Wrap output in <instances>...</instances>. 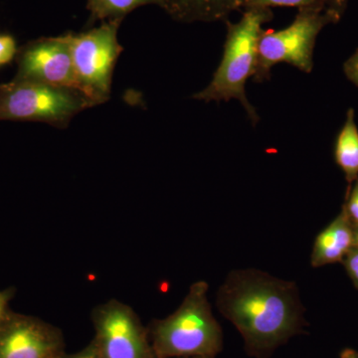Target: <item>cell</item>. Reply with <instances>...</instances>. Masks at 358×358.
Listing matches in <instances>:
<instances>
[{"label": "cell", "mask_w": 358, "mask_h": 358, "mask_svg": "<svg viewBox=\"0 0 358 358\" xmlns=\"http://www.w3.org/2000/svg\"><path fill=\"white\" fill-rule=\"evenodd\" d=\"M343 210L345 212L353 228L357 229L358 228V179L350 187H348Z\"/></svg>", "instance_id": "15"}, {"label": "cell", "mask_w": 358, "mask_h": 358, "mask_svg": "<svg viewBox=\"0 0 358 358\" xmlns=\"http://www.w3.org/2000/svg\"><path fill=\"white\" fill-rule=\"evenodd\" d=\"M185 358H206V357H185Z\"/></svg>", "instance_id": "25"}, {"label": "cell", "mask_w": 358, "mask_h": 358, "mask_svg": "<svg viewBox=\"0 0 358 358\" xmlns=\"http://www.w3.org/2000/svg\"><path fill=\"white\" fill-rule=\"evenodd\" d=\"M334 159L350 187L358 179V128L352 108L346 113L345 124L336 138Z\"/></svg>", "instance_id": "12"}, {"label": "cell", "mask_w": 358, "mask_h": 358, "mask_svg": "<svg viewBox=\"0 0 358 358\" xmlns=\"http://www.w3.org/2000/svg\"><path fill=\"white\" fill-rule=\"evenodd\" d=\"M15 39L10 35H0V67L9 64L17 55Z\"/></svg>", "instance_id": "16"}, {"label": "cell", "mask_w": 358, "mask_h": 358, "mask_svg": "<svg viewBox=\"0 0 358 358\" xmlns=\"http://www.w3.org/2000/svg\"><path fill=\"white\" fill-rule=\"evenodd\" d=\"M95 2V0H88V7Z\"/></svg>", "instance_id": "24"}, {"label": "cell", "mask_w": 358, "mask_h": 358, "mask_svg": "<svg viewBox=\"0 0 358 358\" xmlns=\"http://www.w3.org/2000/svg\"><path fill=\"white\" fill-rule=\"evenodd\" d=\"M122 20H106L99 27L71 34L73 62L78 81L87 100L93 106L110 99L113 74L124 48L117 40Z\"/></svg>", "instance_id": "5"}, {"label": "cell", "mask_w": 358, "mask_h": 358, "mask_svg": "<svg viewBox=\"0 0 358 358\" xmlns=\"http://www.w3.org/2000/svg\"><path fill=\"white\" fill-rule=\"evenodd\" d=\"M65 352L58 327L11 310L0 326V358H59Z\"/></svg>", "instance_id": "9"}, {"label": "cell", "mask_w": 358, "mask_h": 358, "mask_svg": "<svg viewBox=\"0 0 358 358\" xmlns=\"http://www.w3.org/2000/svg\"><path fill=\"white\" fill-rule=\"evenodd\" d=\"M209 286L192 285L176 312L155 320L148 336L157 358H215L223 350V331L212 313Z\"/></svg>", "instance_id": "2"}, {"label": "cell", "mask_w": 358, "mask_h": 358, "mask_svg": "<svg viewBox=\"0 0 358 358\" xmlns=\"http://www.w3.org/2000/svg\"><path fill=\"white\" fill-rule=\"evenodd\" d=\"M341 263L345 266L353 284L358 289V246L353 247Z\"/></svg>", "instance_id": "18"}, {"label": "cell", "mask_w": 358, "mask_h": 358, "mask_svg": "<svg viewBox=\"0 0 358 358\" xmlns=\"http://www.w3.org/2000/svg\"><path fill=\"white\" fill-rule=\"evenodd\" d=\"M162 6V0H95L88 8L95 20H124V16L141 6Z\"/></svg>", "instance_id": "13"}, {"label": "cell", "mask_w": 358, "mask_h": 358, "mask_svg": "<svg viewBox=\"0 0 358 358\" xmlns=\"http://www.w3.org/2000/svg\"><path fill=\"white\" fill-rule=\"evenodd\" d=\"M355 246H358V228L355 229Z\"/></svg>", "instance_id": "23"}, {"label": "cell", "mask_w": 358, "mask_h": 358, "mask_svg": "<svg viewBox=\"0 0 358 358\" xmlns=\"http://www.w3.org/2000/svg\"><path fill=\"white\" fill-rule=\"evenodd\" d=\"M341 358H358V350L346 348L341 352Z\"/></svg>", "instance_id": "22"}, {"label": "cell", "mask_w": 358, "mask_h": 358, "mask_svg": "<svg viewBox=\"0 0 358 358\" xmlns=\"http://www.w3.org/2000/svg\"><path fill=\"white\" fill-rule=\"evenodd\" d=\"M243 0H162V9L173 20L183 23L227 20L241 8Z\"/></svg>", "instance_id": "11"}, {"label": "cell", "mask_w": 358, "mask_h": 358, "mask_svg": "<svg viewBox=\"0 0 358 358\" xmlns=\"http://www.w3.org/2000/svg\"><path fill=\"white\" fill-rule=\"evenodd\" d=\"M350 0H326L324 13L329 16L331 23H338L345 14Z\"/></svg>", "instance_id": "17"}, {"label": "cell", "mask_w": 358, "mask_h": 358, "mask_svg": "<svg viewBox=\"0 0 358 358\" xmlns=\"http://www.w3.org/2000/svg\"><path fill=\"white\" fill-rule=\"evenodd\" d=\"M16 79L30 80L83 95L73 62L70 33L29 42L18 49ZM89 101V100H88Z\"/></svg>", "instance_id": "8"}, {"label": "cell", "mask_w": 358, "mask_h": 358, "mask_svg": "<svg viewBox=\"0 0 358 358\" xmlns=\"http://www.w3.org/2000/svg\"><path fill=\"white\" fill-rule=\"evenodd\" d=\"M94 107L77 92L16 79L0 85V121L45 122L66 128L75 115Z\"/></svg>", "instance_id": "4"}, {"label": "cell", "mask_w": 358, "mask_h": 358, "mask_svg": "<svg viewBox=\"0 0 358 358\" xmlns=\"http://www.w3.org/2000/svg\"><path fill=\"white\" fill-rule=\"evenodd\" d=\"M217 307L241 334L250 357L268 358L306 327L296 282L262 271L230 272L219 289Z\"/></svg>", "instance_id": "1"}, {"label": "cell", "mask_w": 358, "mask_h": 358, "mask_svg": "<svg viewBox=\"0 0 358 358\" xmlns=\"http://www.w3.org/2000/svg\"><path fill=\"white\" fill-rule=\"evenodd\" d=\"M355 247V228L341 209L338 217L315 238L310 256L313 267L343 262L348 252Z\"/></svg>", "instance_id": "10"}, {"label": "cell", "mask_w": 358, "mask_h": 358, "mask_svg": "<svg viewBox=\"0 0 358 358\" xmlns=\"http://www.w3.org/2000/svg\"><path fill=\"white\" fill-rule=\"evenodd\" d=\"M345 77L358 87V49L343 64Z\"/></svg>", "instance_id": "20"}, {"label": "cell", "mask_w": 358, "mask_h": 358, "mask_svg": "<svg viewBox=\"0 0 358 358\" xmlns=\"http://www.w3.org/2000/svg\"><path fill=\"white\" fill-rule=\"evenodd\" d=\"M326 0H243L242 7L249 8H271L275 6L296 7L299 10H315L324 13Z\"/></svg>", "instance_id": "14"}, {"label": "cell", "mask_w": 358, "mask_h": 358, "mask_svg": "<svg viewBox=\"0 0 358 358\" xmlns=\"http://www.w3.org/2000/svg\"><path fill=\"white\" fill-rule=\"evenodd\" d=\"M59 358H101L95 341H92L86 348L75 353H63Z\"/></svg>", "instance_id": "21"}, {"label": "cell", "mask_w": 358, "mask_h": 358, "mask_svg": "<svg viewBox=\"0 0 358 358\" xmlns=\"http://www.w3.org/2000/svg\"><path fill=\"white\" fill-rule=\"evenodd\" d=\"M271 8L245 9L236 23L227 21V35L222 59L206 88L193 95L195 100L209 103L228 102L235 99L243 106L252 124L260 120L255 108L247 99L245 87L255 75L258 61V44L263 25L272 20Z\"/></svg>", "instance_id": "3"}, {"label": "cell", "mask_w": 358, "mask_h": 358, "mask_svg": "<svg viewBox=\"0 0 358 358\" xmlns=\"http://www.w3.org/2000/svg\"><path fill=\"white\" fill-rule=\"evenodd\" d=\"M331 21L324 13L298 11L292 24L284 29L264 30L258 44V61L253 81L263 83L271 79L275 65L287 63L303 73L313 68L315 41L324 26Z\"/></svg>", "instance_id": "6"}, {"label": "cell", "mask_w": 358, "mask_h": 358, "mask_svg": "<svg viewBox=\"0 0 358 358\" xmlns=\"http://www.w3.org/2000/svg\"><path fill=\"white\" fill-rule=\"evenodd\" d=\"M15 288L13 287L0 289V326L11 312L10 303L15 296Z\"/></svg>", "instance_id": "19"}, {"label": "cell", "mask_w": 358, "mask_h": 358, "mask_svg": "<svg viewBox=\"0 0 358 358\" xmlns=\"http://www.w3.org/2000/svg\"><path fill=\"white\" fill-rule=\"evenodd\" d=\"M92 322L101 358H157L147 327L127 303L112 299L96 306Z\"/></svg>", "instance_id": "7"}]
</instances>
